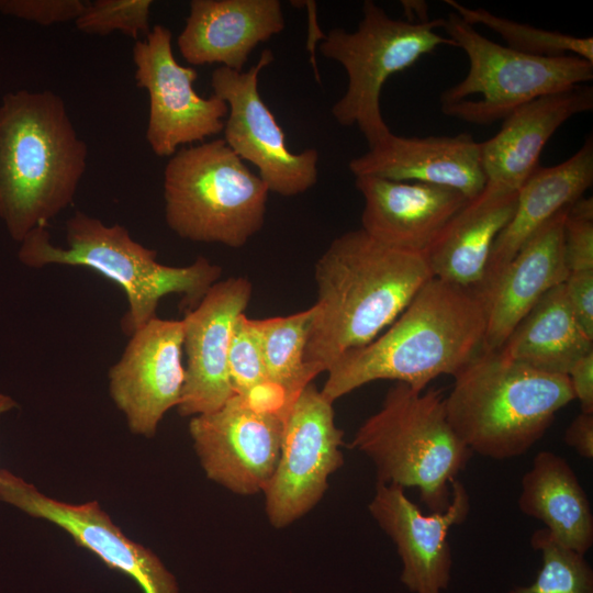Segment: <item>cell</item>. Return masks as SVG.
<instances>
[{
    "instance_id": "obj_1",
    "label": "cell",
    "mask_w": 593,
    "mask_h": 593,
    "mask_svg": "<svg viewBox=\"0 0 593 593\" xmlns=\"http://www.w3.org/2000/svg\"><path fill=\"white\" fill-rule=\"evenodd\" d=\"M432 277L423 255L385 246L361 228L333 239L314 267L317 299L304 356L312 374L374 340Z\"/></svg>"
},
{
    "instance_id": "obj_2",
    "label": "cell",
    "mask_w": 593,
    "mask_h": 593,
    "mask_svg": "<svg viewBox=\"0 0 593 593\" xmlns=\"http://www.w3.org/2000/svg\"><path fill=\"white\" fill-rule=\"evenodd\" d=\"M485 327L478 292L432 277L383 333L331 366L321 392L334 403L377 380L423 391L440 376L457 374L484 347Z\"/></svg>"
},
{
    "instance_id": "obj_3",
    "label": "cell",
    "mask_w": 593,
    "mask_h": 593,
    "mask_svg": "<svg viewBox=\"0 0 593 593\" xmlns=\"http://www.w3.org/2000/svg\"><path fill=\"white\" fill-rule=\"evenodd\" d=\"M88 149L51 90L7 92L0 103V220L21 243L72 204Z\"/></svg>"
},
{
    "instance_id": "obj_4",
    "label": "cell",
    "mask_w": 593,
    "mask_h": 593,
    "mask_svg": "<svg viewBox=\"0 0 593 593\" xmlns=\"http://www.w3.org/2000/svg\"><path fill=\"white\" fill-rule=\"evenodd\" d=\"M574 400L568 376L534 369L484 347L454 376L448 422L472 454L504 460L539 441Z\"/></svg>"
},
{
    "instance_id": "obj_5",
    "label": "cell",
    "mask_w": 593,
    "mask_h": 593,
    "mask_svg": "<svg viewBox=\"0 0 593 593\" xmlns=\"http://www.w3.org/2000/svg\"><path fill=\"white\" fill-rule=\"evenodd\" d=\"M65 234L67 246L61 247L53 244L47 227L33 230L20 243L19 260L34 269L85 267L113 281L127 300L121 327L128 336L156 317L163 298L180 294L198 303L222 273L202 256L188 266L164 265L155 249L133 239L124 226L107 225L81 211L67 220Z\"/></svg>"
},
{
    "instance_id": "obj_6",
    "label": "cell",
    "mask_w": 593,
    "mask_h": 593,
    "mask_svg": "<svg viewBox=\"0 0 593 593\" xmlns=\"http://www.w3.org/2000/svg\"><path fill=\"white\" fill-rule=\"evenodd\" d=\"M350 447L372 461L377 483L416 488L430 512L447 508L451 482L473 455L448 422L440 390L400 382L358 427Z\"/></svg>"
},
{
    "instance_id": "obj_7",
    "label": "cell",
    "mask_w": 593,
    "mask_h": 593,
    "mask_svg": "<svg viewBox=\"0 0 593 593\" xmlns=\"http://www.w3.org/2000/svg\"><path fill=\"white\" fill-rule=\"evenodd\" d=\"M163 187L166 223L183 239L239 248L264 226L269 190L223 138L179 148Z\"/></svg>"
},
{
    "instance_id": "obj_8",
    "label": "cell",
    "mask_w": 593,
    "mask_h": 593,
    "mask_svg": "<svg viewBox=\"0 0 593 593\" xmlns=\"http://www.w3.org/2000/svg\"><path fill=\"white\" fill-rule=\"evenodd\" d=\"M444 29L469 59L466 77L439 96L441 112L460 121L489 125L544 96L593 79V63L574 55L533 56L492 42L451 12Z\"/></svg>"
},
{
    "instance_id": "obj_9",
    "label": "cell",
    "mask_w": 593,
    "mask_h": 593,
    "mask_svg": "<svg viewBox=\"0 0 593 593\" xmlns=\"http://www.w3.org/2000/svg\"><path fill=\"white\" fill-rule=\"evenodd\" d=\"M444 25L445 19L425 23L392 19L374 1L366 0L355 31L329 30L320 51L339 63L348 79L344 96L332 108L335 120L343 126H357L369 148L387 137L391 131L380 107L384 83L437 47L455 46L437 32Z\"/></svg>"
},
{
    "instance_id": "obj_10",
    "label": "cell",
    "mask_w": 593,
    "mask_h": 593,
    "mask_svg": "<svg viewBox=\"0 0 593 593\" xmlns=\"http://www.w3.org/2000/svg\"><path fill=\"white\" fill-rule=\"evenodd\" d=\"M343 439L333 403L309 383L284 415L279 459L264 491L275 528L291 525L322 500L329 475L344 463Z\"/></svg>"
},
{
    "instance_id": "obj_11",
    "label": "cell",
    "mask_w": 593,
    "mask_h": 593,
    "mask_svg": "<svg viewBox=\"0 0 593 593\" xmlns=\"http://www.w3.org/2000/svg\"><path fill=\"white\" fill-rule=\"evenodd\" d=\"M273 58L271 49H264L246 71L216 67L211 87L213 94L228 107L223 128L228 147L258 169L269 192L294 197L316 183L318 153L314 148L290 152L284 132L259 93V74Z\"/></svg>"
},
{
    "instance_id": "obj_12",
    "label": "cell",
    "mask_w": 593,
    "mask_h": 593,
    "mask_svg": "<svg viewBox=\"0 0 593 593\" xmlns=\"http://www.w3.org/2000/svg\"><path fill=\"white\" fill-rule=\"evenodd\" d=\"M171 40V31L156 24L145 41L133 46L136 86L149 97L146 141L158 157L221 133L228 112L216 96L198 94L193 88L198 72L176 60Z\"/></svg>"
},
{
    "instance_id": "obj_13",
    "label": "cell",
    "mask_w": 593,
    "mask_h": 593,
    "mask_svg": "<svg viewBox=\"0 0 593 593\" xmlns=\"http://www.w3.org/2000/svg\"><path fill=\"white\" fill-rule=\"evenodd\" d=\"M283 419L236 394L191 417L189 434L205 475L235 494L264 492L279 459Z\"/></svg>"
},
{
    "instance_id": "obj_14",
    "label": "cell",
    "mask_w": 593,
    "mask_h": 593,
    "mask_svg": "<svg viewBox=\"0 0 593 593\" xmlns=\"http://www.w3.org/2000/svg\"><path fill=\"white\" fill-rule=\"evenodd\" d=\"M0 502L58 526L108 568L133 579L143 593H179L175 575L158 556L130 539L97 501L61 502L9 470L0 469Z\"/></svg>"
},
{
    "instance_id": "obj_15",
    "label": "cell",
    "mask_w": 593,
    "mask_h": 593,
    "mask_svg": "<svg viewBox=\"0 0 593 593\" xmlns=\"http://www.w3.org/2000/svg\"><path fill=\"white\" fill-rule=\"evenodd\" d=\"M130 337L121 358L109 369V393L128 429L152 438L181 398L183 324L156 316Z\"/></svg>"
},
{
    "instance_id": "obj_16",
    "label": "cell",
    "mask_w": 593,
    "mask_h": 593,
    "mask_svg": "<svg viewBox=\"0 0 593 593\" xmlns=\"http://www.w3.org/2000/svg\"><path fill=\"white\" fill-rule=\"evenodd\" d=\"M451 499L443 512L425 515L396 484L377 483L369 513L391 538L401 559L400 580L412 593H443L451 579L449 529L470 512L466 486L454 480Z\"/></svg>"
},
{
    "instance_id": "obj_17",
    "label": "cell",
    "mask_w": 593,
    "mask_h": 593,
    "mask_svg": "<svg viewBox=\"0 0 593 593\" xmlns=\"http://www.w3.org/2000/svg\"><path fill=\"white\" fill-rule=\"evenodd\" d=\"M251 294L247 278L219 280L181 320L186 366L179 415L214 412L235 394L228 350L236 318L245 312Z\"/></svg>"
},
{
    "instance_id": "obj_18",
    "label": "cell",
    "mask_w": 593,
    "mask_h": 593,
    "mask_svg": "<svg viewBox=\"0 0 593 593\" xmlns=\"http://www.w3.org/2000/svg\"><path fill=\"white\" fill-rule=\"evenodd\" d=\"M348 168L355 177L371 176L451 188L468 200L477 198L486 183L481 142L466 132L425 137L400 136L391 132L368 152L351 159Z\"/></svg>"
},
{
    "instance_id": "obj_19",
    "label": "cell",
    "mask_w": 593,
    "mask_h": 593,
    "mask_svg": "<svg viewBox=\"0 0 593 593\" xmlns=\"http://www.w3.org/2000/svg\"><path fill=\"white\" fill-rule=\"evenodd\" d=\"M355 184L363 198L361 230L385 246L423 256L469 201L455 189L429 183L360 176Z\"/></svg>"
},
{
    "instance_id": "obj_20",
    "label": "cell",
    "mask_w": 593,
    "mask_h": 593,
    "mask_svg": "<svg viewBox=\"0 0 593 593\" xmlns=\"http://www.w3.org/2000/svg\"><path fill=\"white\" fill-rule=\"evenodd\" d=\"M593 109V88L580 85L537 98L507 115L500 131L481 142L485 188L517 192L539 167L556 131L572 116Z\"/></svg>"
},
{
    "instance_id": "obj_21",
    "label": "cell",
    "mask_w": 593,
    "mask_h": 593,
    "mask_svg": "<svg viewBox=\"0 0 593 593\" xmlns=\"http://www.w3.org/2000/svg\"><path fill=\"white\" fill-rule=\"evenodd\" d=\"M189 8L177 46L192 66L243 71L251 52L286 24L279 0H192Z\"/></svg>"
},
{
    "instance_id": "obj_22",
    "label": "cell",
    "mask_w": 593,
    "mask_h": 593,
    "mask_svg": "<svg viewBox=\"0 0 593 593\" xmlns=\"http://www.w3.org/2000/svg\"><path fill=\"white\" fill-rule=\"evenodd\" d=\"M568 208L521 247L481 295L486 311L485 349H500L541 296L566 281L563 227Z\"/></svg>"
},
{
    "instance_id": "obj_23",
    "label": "cell",
    "mask_w": 593,
    "mask_h": 593,
    "mask_svg": "<svg viewBox=\"0 0 593 593\" xmlns=\"http://www.w3.org/2000/svg\"><path fill=\"white\" fill-rule=\"evenodd\" d=\"M593 183V137L567 160L539 166L517 191L515 212L494 242L482 295L521 247L557 213L583 197Z\"/></svg>"
},
{
    "instance_id": "obj_24",
    "label": "cell",
    "mask_w": 593,
    "mask_h": 593,
    "mask_svg": "<svg viewBox=\"0 0 593 593\" xmlns=\"http://www.w3.org/2000/svg\"><path fill=\"white\" fill-rule=\"evenodd\" d=\"M517 192L489 188L469 200L425 253L433 277L480 294L499 234L512 219Z\"/></svg>"
},
{
    "instance_id": "obj_25",
    "label": "cell",
    "mask_w": 593,
    "mask_h": 593,
    "mask_svg": "<svg viewBox=\"0 0 593 593\" xmlns=\"http://www.w3.org/2000/svg\"><path fill=\"white\" fill-rule=\"evenodd\" d=\"M518 508L540 521L556 541L585 553L593 545V515L574 470L561 456L542 450L522 478Z\"/></svg>"
},
{
    "instance_id": "obj_26",
    "label": "cell",
    "mask_w": 593,
    "mask_h": 593,
    "mask_svg": "<svg viewBox=\"0 0 593 593\" xmlns=\"http://www.w3.org/2000/svg\"><path fill=\"white\" fill-rule=\"evenodd\" d=\"M500 349L534 369L567 376L581 357L593 351V338L578 322L563 282L541 296Z\"/></svg>"
},
{
    "instance_id": "obj_27",
    "label": "cell",
    "mask_w": 593,
    "mask_h": 593,
    "mask_svg": "<svg viewBox=\"0 0 593 593\" xmlns=\"http://www.w3.org/2000/svg\"><path fill=\"white\" fill-rule=\"evenodd\" d=\"M313 307L287 316L253 320L268 381L284 399L286 413L315 378L305 363Z\"/></svg>"
},
{
    "instance_id": "obj_28",
    "label": "cell",
    "mask_w": 593,
    "mask_h": 593,
    "mask_svg": "<svg viewBox=\"0 0 593 593\" xmlns=\"http://www.w3.org/2000/svg\"><path fill=\"white\" fill-rule=\"evenodd\" d=\"M470 25H483L505 40L507 47L533 56L574 55L593 63V38L544 30L499 16L483 8H469L455 0L444 1Z\"/></svg>"
},
{
    "instance_id": "obj_29",
    "label": "cell",
    "mask_w": 593,
    "mask_h": 593,
    "mask_svg": "<svg viewBox=\"0 0 593 593\" xmlns=\"http://www.w3.org/2000/svg\"><path fill=\"white\" fill-rule=\"evenodd\" d=\"M228 372L236 395L259 407L279 412L284 417L283 395L268 381L257 332L253 320L245 313L234 324L228 350Z\"/></svg>"
},
{
    "instance_id": "obj_30",
    "label": "cell",
    "mask_w": 593,
    "mask_h": 593,
    "mask_svg": "<svg viewBox=\"0 0 593 593\" xmlns=\"http://www.w3.org/2000/svg\"><path fill=\"white\" fill-rule=\"evenodd\" d=\"M530 545L540 551L541 568L532 584L507 593H593V570L583 555L556 541L546 528L533 533Z\"/></svg>"
},
{
    "instance_id": "obj_31",
    "label": "cell",
    "mask_w": 593,
    "mask_h": 593,
    "mask_svg": "<svg viewBox=\"0 0 593 593\" xmlns=\"http://www.w3.org/2000/svg\"><path fill=\"white\" fill-rule=\"evenodd\" d=\"M152 0H96L87 2L75 21L76 27L87 34L108 35L114 31L138 40L149 29Z\"/></svg>"
},
{
    "instance_id": "obj_32",
    "label": "cell",
    "mask_w": 593,
    "mask_h": 593,
    "mask_svg": "<svg viewBox=\"0 0 593 593\" xmlns=\"http://www.w3.org/2000/svg\"><path fill=\"white\" fill-rule=\"evenodd\" d=\"M563 253L568 275L593 271V199L580 198L567 211Z\"/></svg>"
},
{
    "instance_id": "obj_33",
    "label": "cell",
    "mask_w": 593,
    "mask_h": 593,
    "mask_svg": "<svg viewBox=\"0 0 593 593\" xmlns=\"http://www.w3.org/2000/svg\"><path fill=\"white\" fill-rule=\"evenodd\" d=\"M86 3L81 0H0V12L48 26L75 22Z\"/></svg>"
},
{
    "instance_id": "obj_34",
    "label": "cell",
    "mask_w": 593,
    "mask_h": 593,
    "mask_svg": "<svg viewBox=\"0 0 593 593\" xmlns=\"http://www.w3.org/2000/svg\"><path fill=\"white\" fill-rule=\"evenodd\" d=\"M564 288L578 322L593 338V271L569 273Z\"/></svg>"
},
{
    "instance_id": "obj_35",
    "label": "cell",
    "mask_w": 593,
    "mask_h": 593,
    "mask_svg": "<svg viewBox=\"0 0 593 593\" xmlns=\"http://www.w3.org/2000/svg\"><path fill=\"white\" fill-rule=\"evenodd\" d=\"M567 376L581 412L593 413V351L581 357Z\"/></svg>"
},
{
    "instance_id": "obj_36",
    "label": "cell",
    "mask_w": 593,
    "mask_h": 593,
    "mask_svg": "<svg viewBox=\"0 0 593 593\" xmlns=\"http://www.w3.org/2000/svg\"><path fill=\"white\" fill-rule=\"evenodd\" d=\"M563 440L584 459L593 458V413L580 412L567 427Z\"/></svg>"
},
{
    "instance_id": "obj_37",
    "label": "cell",
    "mask_w": 593,
    "mask_h": 593,
    "mask_svg": "<svg viewBox=\"0 0 593 593\" xmlns=\"http://www.w3.org/2000/svg\"><path fill=\"white\" fill-rule=\"evenodd\" d=\"M401 7L405 15V21L410 23H425L429 21L428 4L423 0H402Z\"/></svg>"
},
{
    "instance_id": "obj_38",
    "label": "cell",
    "mask_w": 593,
    "mask_h": 593,
    "mask_svg": "<svg viewBox=\"0 0 593 593\" xmlns=\"http://www.w3.org/2000/svg\"><path fill=\"white\" fill-rule=\"evenodd\" d=\"M16 402L9 395L0 392V415L13 410Z\"/></svg>"
}]
</instances>
